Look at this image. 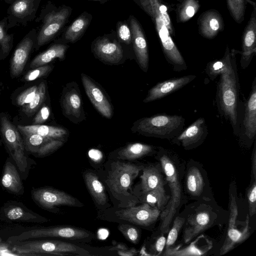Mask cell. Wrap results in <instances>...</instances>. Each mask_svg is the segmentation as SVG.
I'll list each match as a JSON object with an SVG mask.
<instances>
[{"mask_svg":"<svg viewBox=\"0 0 256 256\" xmlns=\"http://www.w3.org/2000/svg\"><path fill=\"white\" fill-rule=\"evenodd\" d=\"M196 78L195 75L190 74L159 82L149 90L143 102L148 103L161 99L182 88Z\"/></svg>","mask_w":256,"mask_h":256,"instance_id":"cell-22","label":"cell"},{"mask_svg":"<svg viewBox=\"0 0 256 256\" xmlns=\"http://www.w3.org/2000/svg\"><path fill=\"white\" fill-rule=\"evenodd\" d=\"M116 38L110 34H104L94 39L91 48L95 56L108 64H118L124 58V50Z\"/></svg>","mask_w":256,"mask_h":256,"instance_id":"cell-12","label":"cell"},{"mask_svg":"<svg viewBox=\"0 0 256 256\" xmlns=\"http://www.w3.org/2000/svg\"><path fill=\"white\" fill-rule=\"evenodd\" d=\"M119 255L123 256H132L137 254V250L134 248L128 249L125 250L117 251Z\"/></svg>","mask_w":256,"mask_h":256,"instance_id":"cell-53","label":"cell"},{"mask_svg":"<svg viewBox=\"0 0 256 256\" xmlns=\"http://www.w3.org/2000/svg\"><path fill=\"white\" fill-rule=\"evenodd\" d=\"M7 24L6 17L0 20V60L6 58L13 47L14 34L8 33Z\"/></svg>","mask_w":256,"mask_h":256,"instance_id":"cell-38","label":"cell"},{"mask_svg":"<svg viewBox=\"0 0 256 256\" xmlns=\"http://www.w3.org/2000/svg\"><path fill=\"white\" fill-rule=\"evenodd\" d=\"M92 18V15L87 12L82 13L66 28L62 34V40L72 44L78 41L90 25Z\"/></svg>","mask_w":256,"mask_h":256,"instance_id":"cell-27","label":"cell"},{"mask_svg":"<svg viewBox=\"0 0 256 256\" xmlns=\"http://www.w3.org/2000/svg\"><path fill=\"white\" fill-rule=\"evenodd\" d=\"M239 54L241 55V68L245 70L256 54V10L253 9L250 18L243 31L242 50Z\"/></svg>","mask_w":256,"mask_h":256,"instance_id":"cell-21","label":"cell"},{"mask_svg":"<svg viewBox=\"0 0 256 256\" xmlns=\"http://www.w3.org/2000/svg\"><path fill=\"white\" fill-rule=\"evenodd\" d=\"M8 158L4 166L1 184L9 192L16 194H22L24 188L20 176L15 165Z\"/></svg>","mask_w":256,"mask_h":256,"instance_id":"cell-26","label":"cell"},{"mask_svg":"<svg viewBox=\"0 0 256 256\" xmlns=\"http://www.w3.org/2000/svg\"><path fill=\"white\" fill-rule=\"evenodd\" d=\"M93 235L90 232L78 228L70 226L40 227L22 232L19 235L10 237V243L16 241L42 238H59L71 240H82L90 238Z\"/></svg>","mask_w":256,"mask_h":256,"instance_id":"cell-8","label":"cell"},{"mask_svg":"<svg viewBox=\"0 0 256 256\" xmlns=\"http://www.w3.org/2000/svg\"><path fill=\"white\" fill-rule=\"evenodd\" d=\"M46 94V82L45 80H43L38 84L36 94L32 100L26 105L22 107V112L24 115L28 118L34 116L44 104Z\"/></svg>","mask_w":256,"mask_h":256,"instance_id":"cell-36","label":"cell"},{"mask_svg":"<svg viewBox=\"0 0 256 256\" xmlns=\"http://www.w3.org/2000/svg\"><path fill=\"white\" fill-rule=\"evenodd\" d=\"M148 2L164 22L170 34L174 36V28L169 14V13L174 10V4H170L162 0H148Z\"/></svg>","mask_w":256,"mask_h":256,"instance_id":"cell-37","label":"cell"},{"mask_svg":"<svg viewBox=\"0 0 256 256\" xmlns=\"http://www.w3.org/2000/svg\"><path fill=\"white\" fill-rule=\"evenodd\" d=\"M14 0H5L7 3L13 2Z\"/></svg>","mask_w":256,"mask_h":256,"instance_id":"cell-57","label":"cell"},{"mask_svg":"<svg viewBox=\"0 0 256 256\" xmlns=\"http://www.w3.org/2000/svg\"><path fill=\"white\" fill-rule=\"evenodd\" d=\"M0 135L10 157L23 174L24 179V174L28 172L33 164L32 160L28 155L21 133L4 112L0 113Z\"/></svg>","mask_w":256,"mask_h":256,"instance_id":"cell-5","label":"cell"},{"mask_svg":"<svg viewBox=\"0 0 256 256\" xmlns=\"http://www.w3.org/2000/svg\"><path fill=\"white\" fill-rule=\"evenodd\" d=\"M142 168L132 164L116 161L112 164L106 182L114 194H126Z\"/></svg>","mask_w":256,"mask_h":256,"instance_id":"cell-9","label":"cell"},{"mask_svg":"<svg viewBox=\"0 0 256 256\" xmlns=\"http://www.w3.org/2000/svg\"><path fill=\"white\" fill-rule=\"evenodd\" d=\"M17 128L21 134L34 133L50 140H64L68 136V131L61 127L44 124L22 125Z\"/></svg>","mask_w":256,"mask_h":256,"instance_id":"cell-28","label":"cell"},{"mask_svg":"<svg viewBox=\"0 0 256 256\" xmlns=\"http://www.w3.org/2000/svg\"><path fill=\"white\" fill-rule=\"evenodd\" d=\"M240 82L236 58L230 67L220 75L217 86L216 102L219 113L228 120L234 135L238 136L242 107L239 102Z\"/></svg>","mask_w":256,"mask_h":256,"instance_id":"cell-1","label":"cell"},{"mask_svg":"<svg viewBox=\"0 0 256 256\" xmlns=\"http://www.w3.org/2000/svg\"><path fill=\"white\" fill-rule=\"evenodd\" d=\"M246 4H250L252 7L253 9L256 10V3L254 2H253L252 0H244Z\"/></svg>","mask_w":256,"mask_h":256,"instance_id":"cell-55","label":"cell"},{"mask_svg":"<svg viewBox=\"0 0 256 256\" xmlns=\"http://www.w3.org/2000/svg\"><path fill=\"white\" fill-rule=\"evenodd\" d=\"M140 178L142 189L144 193L164 186L162 174L159 170L154 166L144 168Z\"/></svg>","mask_w":256,"mask_h":256,"instance_id":"cell-35","label":"cell"},{"mask_svg":"<svg viewBox=\"0 0 256 256\" xmlns=\"http://www.w3.org/2000/svg\"><path fill=\"white\" fill-rule=\"evenodd\" d=\"M72 8L62 5L56 7L52 4H48L42 10L38 20L42 25L38 32L35 50L52 40L62 31L68 22Z\"/></svg>","mask_w":256,"mask_h":256,"instance_id":"cell-6","label":"cell"},{"mask_svg":"<svg viewBox=\"0 0 256 256\" xmlns=\"http://www.w3.org/2000/svg\"><path fill=\"white\" fill-rule=\"evenodd\" d=\"M208 134L205 119L199 118L173 138L172 142L185 149H190L200 144Z\"/></svg>","mask_w":256,"mask_h":256,"instance_id":"cell-19","label":"cell"},{"mask_svg":"<svg viewBox=\"0 0 256 256\" xmlns=\"http://www.w3.org/2000/svg\"><path fill=\"white\" fill-rule=\"evenodd\" d=\"M129 249L124 244H118L110 248V250H115L116 251L125 250Z\"/></svg>","mask_w":256,"mask_h":256,"instance_id":"cell-54","label":"cell"},{"mask_svg":"<svg viewBox=\"0 0 256 256\" xmlns=\"http://www.w3.org/2000/svg\"><path fill=\"white\" fill-rule=\"evenodd\" d=\"M22 135L26 152L34 156L39 149L46 142L50 140L34 133L22 134Z\"/></svg>","mask_w":256,"mask_h":256,"instance_id":"cell-41","label":"cell"},{"mask_svg":"<svg viewBox=\"0 0 256 256\" xmlns=\"http://www.w3.org/2000/svg\"><path fill=\"white\" fill-rule=\"evenodd\" d=\"M252 176L254 178V180L256 178V142L254 144V150L252 154Z\"/></svg>","mask_w":256,"mask_h":256,"instance_id":"cell-52","label":"cell"},{"mask_svg":"<svg viewBox=\"0 0 256 256\" xmlns=\"http://www.w3.org/2000/svg\"><path fill=\"white\" fill-rule=\"evenodd\" d=\"M174 11L177 23H184L190 20L199 10L200 4L198 0H176Z\"/></svg>","mask_w":256,"mask_h":256,"instance_id":"cell-32","label":"cell"},{"mask_svg":"<svg viewBox=\"0 0 256 256\" xmlns=\"http://www.w3.org/2000/svg\"><path fill=\"white\" fill-rule=\"evenodd\" d=\"M150 18L159 38L164 56L174 72L187 69L186 61L173 41L164 20L152 7L148 0H134Z\"/></svg>","mask_w":256,"mask_h":256,"instance_id":"cell-4","label":"cell"},{"mask_svg":"<svg viewBox=\"0 0 256 256\" xmlns=\"http://www.w3.org/2000/svg\"><path fill=\"white\" fill-rule=\"evenodd\" d=\"M81 78L86 93L93 106L102 116L110 118L112 106L102 90L86 74L82 73Z\"/></svg>","mask_w":256,"mask_h":256,"instance_id":"cell-20","label":"cell"},{"mask_svg":"<svg viewBox=\"0 0 256 256\" xmlns=\"http://www.w3.org/2000/svg\"><path fill=\"white\" fill-rule=\"evenodd\" d=\"M50 114V107L44 104L34 114L32 124H42L48 119Z\"/></svg>","mask_w":256,"mask_h":256,"instance_id":"cell-49","label":"cell"},{"mask_svg":"<svg viewBox=\"0 0 256 256\" xmlns=\"http://www.w3.org/2000/svg\"><path fill=\"white\" fill-rule=\"evenodd\" d=\"M68 48L69 46L62 40L56 41L46 50L36 56L30 62L28 68L48 64L56 58L64 60Z\"/></svg>","mask_w":256,"mask_h":256,"instance_id":"cell-25","label":"cell"},{"mask_svg":"<svg viewBox=\"0 0 256 256\" xmlns=\"http://www.w3.org/2000/svg\"><path fill=\"white\" fill-rule=\"evenodd\" d=\"M6 217L9 220L22 222H42L48 220L20 204H10L4 209Z\"/></svg>","mask_w":256,"mask_h":256,"instance_id":"cell-30","label":"cell"},{"mask_svg":"<svg viewBox=\"0 0 256 256\" xmlns=\"http://www.w3.org/2000/svg\"><path fill=\"white\" fill-rule=\"evenodd\" d=\"M54 66L46 64L30 69L21 78L23 82H30L45 77L52 71Z\"/></svg>","mask_w":256,"mask_h":256,"instance_id":"cell-43","label":"cell"},{"mask_svg":"<svg viewBox=\"0 0 256 256\" xmlns=\"http://www.w3.org/2000/svg\"><path fill=\"white\" fill-rule=\"evenodd\" d=\"M160 162L171 192V200L161 214L160 230L162 232H166L180 204L181 187L176 168L171 160L164 154L160 158Z\"/></svg>","mask_w":256,"mask_h":256,"instance_id":"cell-7","label":"cell"},{"mask_svg":"<svg viewBox=\"0 0 256 256\" xmlns=\"http://www.w3.org/2000/svg\"></svg>","mask_w":256,"mask_h":256,"instance_id":"cell-59","label":"cell"},{"mask_svg":"<svg viewBox=\"0 0 256 256\" xmlns=\"http://www.w3.org/2000/svg\"><path fill=\"white\" fill-rule=\"evenodd\" d=\"M17 255L22 256H88L87 250L72 243L54 240L30 239L10 242Z\"/></svg>","mask_w":256,"mask_h":256,"instance_id":"cell-2","label":"cell"},{"mask_svg":"<svg viewBox=\"0 0 256 256\" xmlns=\"http://www.w3.org/2000/svg\"><path fill=\"white\" fill-rule=\"evenodd\" d=\"M227 8L234 22L240 24L244 20L246 4L244 0H226Z\"/></svg>","mask_w":256,"mask_h":256,"instance_id":"cell-42","label":"cell"},{"mask_svg":"<svg viewBox=\"0 0 256 256\" xmlns=\"http://www.w3.org/2000/svg\"><path fill=\"white\" fill-rule=\"evenodd\" d=\"M238 136L243 140L252 143L256 136V78L249 96L243 106Z\"/></svg>","mask_w":256,"mask_h":256,"instance_id":"cell-13","label":"cell"},{"mask_svg":"<svg viewBox=\"0 0 256 256\" xmlns=\"http://www.w3.org/2000/svg\"><path fill=\"white\" fill-rule=\"evenodd\" d=\"M197 24L199 34L208 40L214 38L224 28L222 16L215 9L202 12L198 18Z\"/></svg>","mask_w":256,"mask_h":256,"instance_id":"cell-23","label":"cell"},{"mask_svg":"<svg viewBox=\"0 0 256 256\" xmlns=\"http://www.w3.org/2000/svg\"><path fill=\"white\" fill-rule=\"evenodd\" d=\"M40 0H14L8 9V28L26 26L36 17Z\"/></svg>","mask_w":256,"mask_h":256,"instance_id":"cell-16","label":"cell"},{"mask_svg":"<svg viewBox=\"0 0 256 256\" xmlns=\"http://www.w3.org/2000/svg\"><path fill=\"white\" fill-rule=\"evenodd\" d=\"M185 119L180 115L158 114L140 118L134 122L133 132L160 138H173L183 130Z\"/></svg>","mask_w":256,"mask_h":256,"instance_id":"cell-3","label":"cell"},{"mask_svg":"<svg viewBox=\"0 0 256 256\" xmlns=\"http://www.w3.org/2000/svg\"><path fill=\"white\" fill-rule=\"evenodd\" d=\"M239 53V50L234 48L230 50L227 45L222 58L207 64L206 72L210 79L214 80L218 76L224 72L230 67L234 58Z\"/></svg>","mask_w":256,"mask_h":256,"instance_id":"cell-29","label":"cell"},{"mask_svg":"<svg viewBox=\"0 0 256 256\" xmlns=\"http://www.w3.org/2000/svg\"><path fill=\"white\" fill-rule=\"evenodd\" d=\"M212 247V242L204 236L200 235L185 247L178 246L166 248V256H198L205 255Z\"/></svg>","mask_w":256,"mask_h":256,"instance_id":"cell-24","label":"cell"},{"mask_svg":"<svg viewBox=\"0 0 256 256\" xmlns=\"http://www.w3.org/2000/svg\"><path fill=\"white\" fill-rule=\"evenodd\" d=\"M166 244V238L164 236H160L154 245V250L159 256L162 252Z\"/></svg>","mask_w":256,"mask_h":256,"instance_id":"cell-51","label":"cell"},{"mask_svg":"<svg viewBox=\"0 0 256 256\" xmlns=\"http://www.w3.org/2000/svg\"><path fill=\"white\" fill-rule=\"evenodd\" d=\"M204 185V180L200 171L196 167L191 168L186 178V186L189 192L193 196L200 195Z\"/></svg>","mask_w":256,"mask_h":256,"instance_id":"cell-39","label":"cell"},{"mask_svg":"<svg viewBox=\"0 0 256 256\" xmlns=\"http://www.w3.org/2000/svg\"><path fill=\"white\" fill-rule=\"evenodd\" d=\"M210 216L206 212L196 213L190 218L184 232V240L188 242L198 234L208 228L210 222Z\"/></svg>","mask_w":256,"mask_h":256,"instance_id":"cell-31","label":"cell"},{"mask_svg":"<svg viewBox=\"0 0 256 256\" xmlns=\"http://www.w3.org/2000/svg\"><path fill=\"white\" fill-rule=\"evenodd\" d=\"M156 206L144 203L138 206L130 207L116 212L120 219L139 226H148L154 222L160 214Z\"/></svg>","mask_w":256,"mask_h":256,"instance_id":"cell-18","label":"cell"},{"mask_svg":"<svg viewBox=\"0 0 256 256\" xmlns=\"http://www.w3.org/2000/svg\"><path fill=\"white\" fill-rule=\"evenodd\" d=\"M116 36L120 44L129 45L132 42V34L128 21H118L116 25Z\"/></svg>","mask_w":256,"mask_h":256,"instance_id":"cell-44","label":"cell"},{"mask_svg":"<svg viewBox=\"0 0 256 256\" xmlns=\"http://www.w3.org/2000/svg\"><path fill=\"white\" fill-rule=\"evenodd\" d=\"M248 199L249 207V215L252 216L256 212V180L248 191Z\"/></svg>","mask_w":256,"mask_h":256,"instance_id":"cell-50","label":"cell"},{"mask_svg":"<svg viewBox=\"0 0 256 256\" xmlns=\"http://www.w3.org/2000/svg\"><path fill=\"white\" fill-rule=\"evenodd\" d=\"M185 219L183 218L177 216L174 221L172 227L170 230L167 239H166V248L174 244L176 241L178 232L182 228Z\"/></svg>","mask_w":256,"mask_h":256,"instance_id":"cell-47","label":"cell"},{"mask_svg":"<svg viewBox=\"0 0 256 256\" xmlns=\"http://www.w3.org/2000/svg\"><path fill=\"white\" fill-rule=\"evenodd\" d=\"M154 151V146L142 143L130 144L118 152V157L122 160H134L146 156Z\"/></svg>","mask_w":256,"mask_h":256,"instance_id":"cell-34","label":"cell"},{"mask_svg":"<svg viewBox=\"0 0 256 256\" xmlns=\"http://www.w3.org/2000/svg\"><path fill=\"white\" fill-rule=\"evenodd\" d=\"M93 0V1L98 2L102 4H104L110 1L111 0Z\"/></svg>","mask_w":256,"mask_h":256,"instance_id":"cell-56","label":"cell"},{"mask_svg":"<svg viewBox=\"0 0 256 256\" xmlns=\"http://www.w3.org/2000/svg\"><path fill=\"white\" fill-rule=\"evenodd\" d=\"M64 140H50L46 142L38 150L35 156L42 158L50 155L60 148L64 144Z\"/></svg>","mask_w":256,"mask_h":256,"instance_id":"cell-46","label":"cell"},{"mask_svg":"<svg viewBox=\"0 0 256 256\" xmlns=\"http://www.w3.org/2000/svg\"><path fill=\"white\" fill-rule=\"evenodd\" d=\"M84 180L90 193L98 204H105L108 200L104 188L98 176L94 173L88 172L84 174Z\"/></svg>","mask_w":256,"mask_h":256,"instance_id":"cell-33","label":"cell"},{"mask_svg":"<svg viewBox=\"0 0 256 256\" xmlns=\"http://www.w3.org/2000/svg\"><path fill=\"white\" fill-rule=\"evenodd\" d=\"M238 215V206L235 197L230 196V216L227 234L225 241L220 250V254L223 255L232 250L237 244L246 240L250 235L249 223L240 230L237 227L236 220Z\"/></svg>","mask_w":256,"mask_h":256,"instance_id":"cell-15","label":"cell"},{"mask_svg":"<svg viewBox=\"0 0 256 256\" xmlns=\"http://www.w3.org/2000/svg\"><path fill=\"white\" fill-rule=\"evenodd\" d=\"M2 140H0V147L2 146Z\"/></svg>","mask_w":256,"mask_h":256,"instance_id":"cell-58","label":"cell"},{"mask_svg":"<svg viewBox=\"0 0 256 256\" xmlns=\"http://www.w3.org/2000/svg\"><path fill=\"white\" fill-rule=\"evenodd\" d=\"M128 22L132 32V44L136 62L142 70L146 72L149 66V54L145 34L142 25L134 16H130Z\"/></svg>","mask_w":256,"mask_h":256,"instance_id":"cell-17","label":"cell"},{"mask_svg":"<svg viewBox=\"0 0 256 256\" xmlns=\"http://www.w3.org/2000/svg\"><path fill=\"white\" fill-rule=\"evenodd\" d=\"M118 229L128 240L134 244L138 242L139 232L136 227L129 224H122L118 226Z\"/></svg>","mask_w":256,"mask_h":256,"instance_id":"cell-48","label":"cell"},{"mask_svg":"<svg viewBox=\"0 0 256 256\" xmlns=\"http://www.w3.org/2000/svg\"><path fill=\"white\" fill-rule=\"evenodd\" d=\"M32 198L34 202L42 208L50 210L56 206H82L76 198L68 193L50 187L32 188Z\"/></svg>","mask_w":256,"mask_h":256,"instance_id":"cell-10","label":"cell"},{"mask_svg":"<svg viewBox=\"0 0 256 256\" xmlns=\"http://www.w3.org/2000/svg\"><path fill=\"white\" fill-rule=\"evenodd\" d=\"M38 86L32 85L22 90L14 99L15 104L22 107L30 103L36 94Z\"/></svg>","mask_w":256,"mask_h":256,"instance_id":"cell-45","label":"cell"},{"mask_svg":"<svg viewBox=\"0 0 256 256\" xmlns=\"http://www.w3.org/2000/svg\"><path fill=\"white\" fill-rule=\"evenodd\" d=\"M145 202L152 206H156L160 210L167 204L170 196L166 194L164 186L158 187L144 193Z\"/></svg>","mask_w":256,"mask_h":256,"instance_id":"cell-40","label":"cell"},{"mask_svg":"<svg viewBox=\"0 0 256 256\" xmlns=\"http://www.w3.org/2000/svg\"><path fill=\"white\" fill-rule=\"evenodd\" d=\"M60 105L63 114L72 122L78 123L85 118L82 97L76 82L68 83L64 88Z\"/></svg>","mask_w":256,"mask_h":256,"instance_id":"cell-14","label":"cell"},{"mask_svg":"<svg viewBox=\"0 0 256 256\" xmlns=\"http://www.w3.org/2000/svg\"><path fill=\"white\" fill-rule=\"evenodd\" d=\"M38 32L35 28L31 30L21 40L16 48L10 60V75L12 78L20 76L35 50Z\"/></svg>","mask_w":256,"mask_h":256,"instance_id":"cell-11","label":"cell"}]
</instances>
